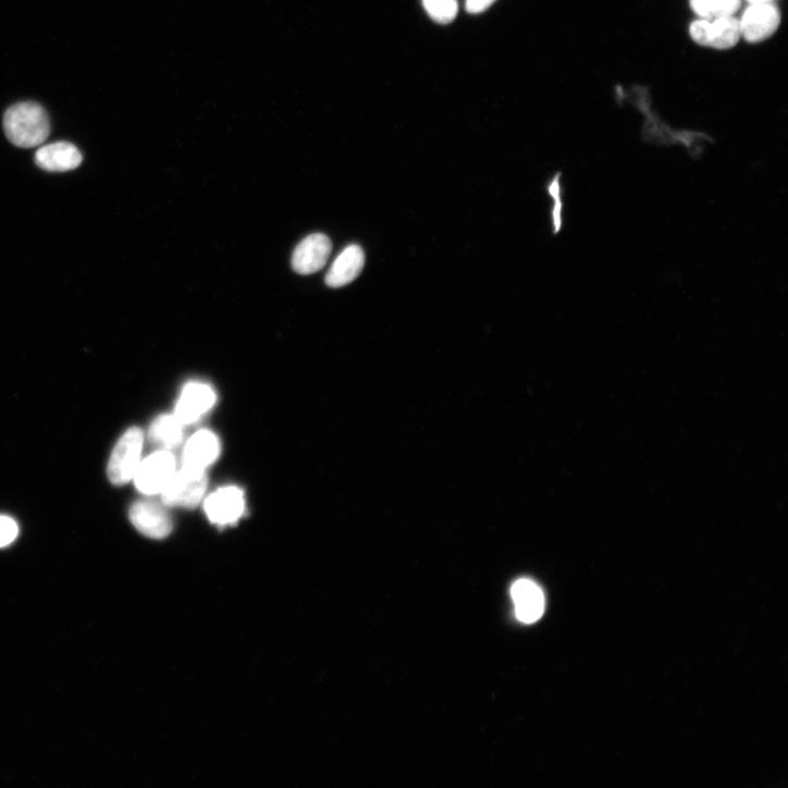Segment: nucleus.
Segmentation results:
<instances>
[{
	"label": "nucleus",
	"instance_id": "nucleus-20",
	"mask_svg": "<svg viewBox=\"0 0 788 788\" xmlns=\"http://www.w3.org/2000/svg\"><path fill=\"white\" fill-rule=\"evenodd\" d=\"M550 194L554 197L556 200V208L554 211V224H555V233L559 231V227L562 226L559 217H561V210L562 205L559 204V185H558V175L555 177V180L550 185Z\"/></svg>",
	"mask_w": 788,
	"mask_h": 788
},
{
	"label": "nucleus",
	"instance_id": "nucleus-6",
	"mask_svg": "<svg viewBox=\"0 0 788 788\" xmlns=\"http://www.w3.org/2000/svg\"><path fill=\"white\" fill-rule=\"evenodd\" d=\"M739 23L741 37L749 44H759L778 29L780 13L773 3L750 4Z\"/></svg>",
	"mask_w": 788,
	"mask_h": 788
},
{
	"label": "nucleus",
	"instance_id": "nucleus-4",
	"mask_svg": "<svg viewBox=\"0 0 788 788\" xmlns=\"http://www.w3.org/2000/svg\"><path fill=\"white\" fill-rule=\"evenodd\" d=\"M692 40L702 46L717 50L734 48L741 38L740 23L734 16L714 21H697L690 27Z\"/></svg>",
	"mask_w": 788,
	"mask_h": 788
},
{
	"label": "nucleus",
	"instance_id": "nucleus-13",
	"mask_svg": "<svg viewBox=\"0 0 788 788\" xmlns=\"http://www.w3.org/2000/svg\"><path fill=\"white\" fill-rule=\"evenodd\" d=\"M38 167L49 172H66L83 162L79 149L67 141H59L40 148L35 156Z\"/></svg>",
	"mask_w": 788,
	"mask_h": 788
},
{
	"label": "nucleus",
	"instance_id": "nucleus-5",
	"mask_svg": "<svg viewBox=\"0 0 788 788\" xmlns=\"http://www.w3.org/2000/svg\"><path fill=\"white\" fill-rule=\"evenodd\" d=\"M175 468L173 455L159 451L140 461L133 480L143 494H160L175 473Z\"/></svg>",
	"mask_w": 788,
	"mask_h": 788
},
{
	"label": "nucleus",
	"instance_id": "nucleus-8",
	"mask_svg": "<svg viewBox=\"0 0 788 788\" xmlns=\"http://www.w3.org/2000/svg\"><path fill=\"white\" fill-rule=\"evenodd\" d=\"M133 526L144 535L160 540L172 531V520L168 512L153 501H138L130 509Z\"/></svg>",
	"mask_w": 788,
	"mask_h": 788
},
{
	"label": "nucleus",
	"instance_id": "nucleus-7",
	"mask_svg": "<svg viewBox=\"0 0 788 788\" xmlns=\"http://www.w3.org/2000/svg\"><path fill=\"white\" fill-rule=\"evenodd\" d=\"M217 402L212 386L201 382H190L183 389L175 407V418L188 426L199 421L210 411Z\"/></svg>",
	"mask_w": 788,
	"mask_h": 788
},
{
	"label": "nucleus",
	"instance_id": "nucleus-11",
	"mask_svg": "<svg viewBox=\"0 0 788 788\" xmlns=\"http://www.w3.org/2000/svg\"><path fill=\"white\" fill-rule=\"evenodd\" d=\"M517 618L524 624L538 621L544 613V596L541 588L530 579H519L512 588Z\"/></svg>",
	"mask_w": 788,
	"mask_h": 788
},
{
	"label": "nucleus",
	"instance_id": "nucleus-14",
	"mask_svg": "<svg viewBox=\"0 0 788 788\" xmlns=\"http://www.w3.org/2000/svg\"><path fill=\"white\" fill-rule=\"evenodd\" d=\"M365 264V254L357 245L346 247L330 268L325 283L329 287H343L355 281Z\"/></svg>",
	"mask_w": 788,
	"mask_h": 788
},
{
	"label": "nucleus",
	"instance_id": "nucleus-10",
	"mask_svg": "<svg viewBox=\"0 0 788 788\" xmlns=\"http://www.w3.org/2000/svg\"><path fill=\"white\" fill-rule=\"evenodd\" d=\"M205 507L212 522L234 525L245 513L244 492L235 487L221 489L208 497Z\"/></svg>",
	"mask_w": 788,
	"mask_h": 788
},
{
	"label": "nucleus",
	"instance_id": "nucleus-9",
	"mask_svg": "<svg viewBox=\"0 0 788 788\" xmlns=\"http://www.w3.org/2000/svg\"><path fill=\"white\" fill-rule=\"evenodd\" d=\"M332 253V243L323 234L306 237L295 249L292 258L293 270L300 275L319 272L327 264Z\"/></svg>",
	"mask_w": 788,
	"mask_h": 788
},
{
	"label": "nucleus",
	"instance_id": "nucleus-18",
	"mask_svg": "<svg viewBox=\"0 0 788 788\" xmlns=\"http://www.w3.org/2000/svg\"><path fill=\"white\" fill-rule=\"evenodd\" d=\"M19 532V525L14 519L8 516H0V547L8 546L14 542Z\"/></svg>",
	"mask_w": 788,
	"mask_h": 788
},
{
	"label": "nucleus",
	"instance_id": "nucleus-1",
	"mask_svg": "<svg viewBox=\"0 0 788 788\" xmlns=\"http://www.w3.org/2000/svg\"><path fill=\"white\" fill-rule=\"evenodd\" d=\"M8 138L21 148H34L45 143L51 133L47 111L36 102H22L10 108L4 116Z\"/></svg>",
	"mask_w": 788,
	"mask_h": 788
},
{
	"label": "nucleus",
	"instance_id": "nucleus-16",
	"mask_svg": "<svg viewBox=\"0 0 788 788\" xmlns=\"http://www.w3.org/2000/svg\"><path fill=\"white\" fill-rule=\"evenodd\" d=\"M693 12L705 21L734 16L741 7V0H690Z\"/></svg>",
	"mask_w": 788,
	"mask_h": 788
},
{
	"label": "nucleus",
	"instance_id": "nucleus-17",
	"mask_svg": "<svg viewBox=\"0 0 788 788\" xmlns=\"http://www.w3.org/2000/svg\"><path fill=\"white\" fill-rule=\"evenodd\" d=\"M423 7L429 16L441 25L452 24L459 12L457 0H423Z\"/></svg>",
	"mask_w": 788,
	"mask_h": 788
},
{
	"label": "nucleus",
	"instance_id": "nucleus-15",
	"mask_svg": "<svg viewBox=\"0 0 788 788\" xmlns=\"http://www.w3.org/2000/svg\"><path fill=\"white\" fill-rule=\"evenodd\" d=\"M183 427L175 416H160L150 427L149 439L162 451L176 448L183 441Z\"/></svg>",
	"mask_w": 788,
	"mask_h": 788
},
{
	"label": "nucleus",
	"instance_id": "nucleus-2",
	"mask_svg": "<svg viewBox=\"0 0 788 788\" xmlns=\"http://www.w3.org/2000/svg\"><path fill=\"white\" fill-rule=\"evenodd\" d=\"M207 488L206 470L183 467L160 494L164 506L193 508L200 504Z\"/></svg>",
	"mask_w": 788,
	"mask_h": 788
},
{
	"label": "nucleus",
	"instance_id": "nucleus-19",
	"mask_svg": "<svg viewBox=\"0 0 788 788\" xmlns=\"http://www.w3.org/2000/svg\"><path fill=\"white\" fill-rule=\"evenodd\" d=\"M497 0H467L466 10L469 14L479 15L493 7Z\"/></svg>",
	"mask_w": 788,
	"mask_h": 788
},
{
	"label": "nucleus",
	"instance_id": "nucleus-21",
	"mask_svg": "<svg viewBox=\"0 0 788 788\" xmlns=\"http://www.w3.org/2000/svg\"><path fill=\"white\" fill-rule=\"evenodd\" d=\"M748 2H749L750 4H755V3H773L774 0H748Z\"/></svg>",
	"mask_w": 788,
	"mask_h": 788
},
{
	"label": "nucleus",
	"instance_id": "nucleus-3",
	"mask_svg": "<svg viewBox=\"0 0 788 788\" xmlns=\"http://www.w3.org/2000/svg\"><path fill=\"white\" fill-rule=\"evenodd\" d=\"M144 434L138 428L127 430L114 447L108 465L112 484L121 487L134 479L141 461Z\"/></svg>",
	"mask_w": 788,
	"mask_h": 788
},
{
	"label": "nucleus",
	"instance_id": "nucleus-12",
	"mask_svg": "<svg viewBox=\"0 0 788 788\" xmlns=\"http://www.w3.org/2000/svg\"><path fill=\"white\" fill-rule=\"evenodd\" d=\"M221 445L218 436L210 431L197 432L186 444L183 467L206 470L217 461Z\"/></svg>",
	"mask_w": 788,
	"mask_h": 788
}]
</instances>
